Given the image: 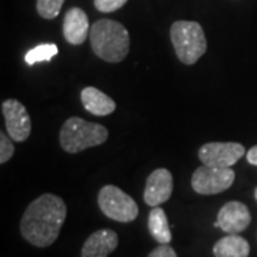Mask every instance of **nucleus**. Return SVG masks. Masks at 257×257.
Here are the masks:
<instances>
[{
  "mask_svg": "<svg viewBox=\"0 0 257 257\" xmlns=\"http://www.w3.org/2000/svg\"><path fill=\"white\" fill-rule=\"evenodd\" d=\"M66 214L63 199L50 193L42 194L29 204L22 217V236L36 247L52 246L63 227Z\"/></svg>",
  "mask_w": 257,
  "mask_h": 257,
  "instance_id": "1",
  "label": "nucleus"
},
{
  "mask_svg": "<svg viewBox=\"0 0 257 257\" xmlns=\"http://www.w3.org/2000/svg\"><path fill=\"white\" fill-rule=\"evenodd\" d=\"M89 39L94 55L109 63H119L124 60L130 49L127 29L110 19L97 20L90 28Z\"/></svg>",
  "mask_w": 257,
  "mask_h": 257,
  "instance_id": "2",
  "label": "nucleus"
},
{
  "mask_svg": "<svg viewBox=\"0 0 257 257\" xmlns=\"http://www.w3.org/2000/svg\"><path fill=\"white\" fill-rule=\"evenodd\" d=\"M109 138L103 124L90 123L80 117H70L60 128V146L67 153H80L89 147L100 146Z\"/></svg>",
  "mask_w": 257,
  "mask_h": 257,
  "instance_id": "3",
  "label": "nucleus"
},
{
  "mask_svg": "<svg viewBox=\"0 0 257 257\" xmlns=\"http://www.w3.org/2000/svg\"><path fill=\"white\" fill-rule=\"evenodd\" d=\"M170 39L179 60L189 66L196 63L207 50V40L197 22H175L170 28Z\"/></svg>",
  "mask_w": 257,
  "mask_h": 257,
  "instance_id": "4",
  "label": "nucleus"
},
{
  "mask_svg": "<svg viewBox=\"0 0 257 257\" xmlns=\"http://www.w3.org/2000/svg\"><path fill=\"white\" fill-rule=\"evenodd\" d=\"M97 203L103 214L111 220L128 223L139 216V207L136 202L121 189L113 184L101 187L97 196Z\"/></svg>",
  "mask_w": 257,
  "mask_h": 257,
  "instance_id": "5",
  "label": "nucleus"
},
{
  "mask_svg": "<svg viewBox=\"0 0 257 257\" xmlns=\"http://www.w3.org/2000/svg\"><path fill=\"white\" fill-rule=\"evenodd\" d=\"M234 172L230 167L200 166L192 176L193 190L199 194H217L227 190L234 183Z\"/></svg>",
  "mask_w": 257,
  "mask_h": 257,
  "instance_id": "6",
  "label": "nucleus"
},
{
  "mask_svg": "<svg viewBox=\"0 0 257 257\" xmlns=\"http://www.w3.org/2000/svg\"><path fill=\"white\" fill-rule=\"evenodd\" d=\"M246 155V149L234 142H211L199 150V159L203 165L213 167H231Z\"/></svg>",
  "mask_w": 257,
  "mask_h": 257,
  "instance_id": "7",
  "label": "nucleus"
},
{
  "mask_svg": "<svg viewBox=\"0 0 257 257\" xmlns=\"http://www.w3.org/2000/svg\"><path fill=\"white\" fill-rule=\"evenodd\" d=\"M2 113L12 140L25 142L32 132V121L26 107L16 99H8L2 103Z\"/></svg>",
  "mask_w": 257,
  "mask_h": 257,
  "instance_id": "8",
  "label": "nucleus"
},
{
  "mask_svg": "<svg viewBox=\"0 0 257 257\" xmlns=\"http://www.w3.org/2000/svg\"><path fill=\"white\" fill-rule=\"evenodd\" d=\"M251 221V216L247 206L241 202L226 203L217 214L216 227H220L223 231L229 234H239L247 229Z\"/></svg>",
  "mask_w": 257,
  "mask_h": 257,
  "instance_id": "9",
  "label": "nucleus"
},
{
  "mask_svg": "<svg viewBox=\"0 0 257 257\" xmlns=\"http://www.w3.org/2000/svg\"><path fill=\"white\" fill-rule=\"evenodd\" d=\"M173 192V176L167 169H156L147 177L143 199L149 206L156 207L166 203Z\"/></svg>",
  "mask_w": 257,
  "mask_h": 257,
  "instance_id": "10",
  "label": "nucleus"
},
{
  "mask_svg": "<svg viewBox=\"0 0 257 257\" xmlns=\"http://www.w3.org/2000/svg\"><path fill=\"white\" fill-rule=\"evenodd\" d=\"M90 35L89 19L80 8L67 10L63 20V36L70 45H82Z\"/></svg>",
  "mask_w": 257,
  "mask_h": 257,
  "instance_id": "11",
  "label": "nucleus"
},
{
  "mask_svg": "<svg viewBox=\"0 0 257 257\" xmlns=\"http://www.w3.org/2000/svg\"><path fill=\"white\" fill-rule=\"evenodd\" d=\"M117 244H119V237L113 230H97L84 241L82 257H107L117 247Z\"/></svg>",
  "mask_w": 257,
  "mask_h": 257,
  "instance_id": "12",
  "label": "nucleus"
},
{
  "mask_svg": "<svg viewBox=\"0 0 257 257\" xmlns=\"http://www.w3.org/2000/svg\"><path fill=\"white\" fill-rule=\"evenodd\" d=\"M80 97H82L83 107L94 116H109L116 110L114 100L92 86L83 89Z\"/></svg>",
  "mask_w": 257,
  "mask_h": 257,
  "instance_id": "13",
  "label": "nucleus"
},
{
  "mask_svg": "<svg viewBox=\"0 0 257 257\" xmlns=\"http://www.w3.org/2000/svg\"><path fill=\"white\" fill-rule=\"evenodd\" d=\"M250 246L247 240L239 234H229L221 237L213 246L214 257H248Z\"/></svg>",
  "mask_w": 257,
  "mask_h": 257,
  "instance_id": "14",
  "label": "nucleus"
},
{
  "mask_svg": "<svg viewBox=\"0 0 257 257\" xmlns=\"http://www.w3.org/2000/svg\"><path fill=\"white\" fill-rule=\"evenodd\" d=\"M149 231L160 244H169L172 241V233L169 227V220L166 216L165 210L162 207H153L149 213Z\"/></svg>",
  "mask_w": 257,
  "mask_h": 257,
  "instance_id": "15",
  "label": "nucleus"
},
{
  "mask_svg": "<svg viewBox=\"0 0 257 257\" xmlns=\"http://www.w3.org/2000/svg\"><path fill=\"white\" fill-rule=\"evenodd\" d=\"M59 53V49L53 43H43V45H39L35 49H32L30 52L26 53V63L29 66H33V64L40 63V62H49L52 60V57H55Z\"/></svg>",
  "mask_w": 257,
  "mask_h": 257,
  "instance_id": "16",
  "label": "nucleus"
},
{
  "mask_svg": "<svg viewBox=\"0 0 257 257\" xmlns=\"http://www.w3.org/2000/svg\"><path fill=\"white\" fill-rule=\"evenodd\" d=\"M64 0H37V13L43 19H55L59 16Z\"/></svg>",
  "mask_w": 257,
  "mask_h": 257,
  "instance_id": "17",
  "label": "nucleus"
},
{
  "mask_svg": "<svg viewBox=\"0 0 257 257\" xmlns=\"http://www.w3.org/2000/svg\"><path fill=\"white\" fill-rule=\"evenodd\" d=\"M15 153V147H13V143L5 132L0 133V163H6L9 162L12 156Z\"/></svg>",
  "mask_w": 257,
  "mask_h": 257,
  "instance_id": "18",
  "label": "nucleus"
},
{
  "mask_svg": "<svg viewBox=\"0 0 257 257\" xmlns=\"http://www.w3.org/2000/svg\"><path fill=\"white\" fill-rule=\"evenodd\" d=\"M127 0H94V8L101 13H111L126 5Z\"/></svg>",
  "mask_w": 257,
  "mask_h": 257,
  "instance_id": "19",
  "label": "nucleus"
},
{
  "mask_svg": "<svg viewBox=\"0 0 257 257\" xmlns=\"http://www.w3.org/2000/svg\"><path fill=\"white\" fill-rule=\"evenodd\" d=\"M147 257H177L175 248L169 244H160L157 246Z\"/></svg>",
  "mask_w": 257,
  "mask_h": 257,
  "instance_id": "20",
  "label": "nucleus"
},
{
  "mask_svg": "<svg viewBox=\"0 0 257 257\" xmlns=\"http://www.w3.org/2000/svg\"><path fill=\"white\" fill-rule=\"evenodd\" d=\"M246 159L250 165L257 166V146H253L247 153H246Z\"/></svg>",
  "mask_w": 257,
  "mask_h": 257,
  "instance_id": "21",
  "label": "nucleus"
},
{
  "mask_svg": "<svg viewBox=\"0 0 257 257\" xmlns=\"http://www.w3.org/2000/svg\"><path fill=\"white\" fill-rule=\"evenodd\" d=\"M254 197H256V200H257V189H256V192H254Z\"/></svg>",
  "mask_w": 257,
  "mask_h": 257,
  "instance_id": "22",
  "label": "nucleus"
}]
</instances>
